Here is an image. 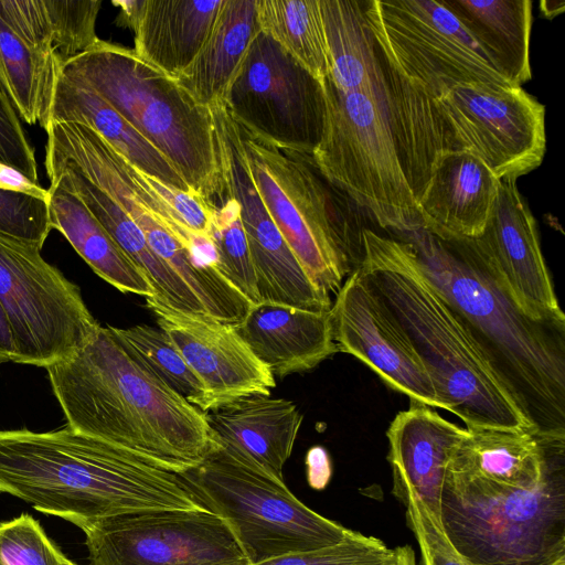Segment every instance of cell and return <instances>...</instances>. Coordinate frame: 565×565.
<instances>
[{"label": "cell", "instance_id": "29", "mask_svg": "<svg viewBox=\"0 0 565 565\" xmlns=\"http://www.w3.org/2000/svg\"><path fill=\"white\" fill-rule=\"evenodd\" d=\"M513 86L532 78L530 0H441Z\"/></svg>", "mask_w": 565, "mask_h": 565}, {"label": "cell", "instance_id": "34", "mask_svg": "<svg viewBox=\"0 0 565 565\" xmlns=\"http://www.w3.org/2000/svg\"><path fill=\"white\" fill-rule=\"evenodd\" d=\"M205 201L212 209L211 241L215 255L214 265L252 305L260 302L238 203L222 185Z\"/></svg>", "mask_w": 565, "mask_h": 565}, {"label": "cell", "instance_id": "40", "mask_svg": "<svg viewBox=\"0 0 565 565\" xmlns=\"http://www.w3.org/2000/svg\"><path fill=\"white\" fill-rule=\"evenodd\" d=\"M307 477L311 488L322 490L329 483L332 467L328 452L320 446L312 447L306 458Z\"/></svg>", "mask_w": 565, "mask_h": 565}, {"label": "cell", "instance_id": "35", "mask_svg": "<svg viewBox=\"0 0 565 565\" xmlns=\"http://www.w3.org/2000/svg\"><path fill=\"white\" fill-rule=\"evenodd\" d=\"M67 562L31 515L23 513L0 523V565H66Z\"/></svg>", "mask_w": 565, "mask_h": 565}, {"label": "cell", "instance_id": "12", "mask_svg": "<svg viewBox=\"0 0 565 565\" xmlns=\"http://www.w3.org/2000/svg\"><path fill=\"white\" fill-rule=\"evenodd\" d=\"M224 103L238 121L279 146L313 151L322 137V83L262 31Z\"/></svg>", "mask_w": 565, "mask_h": 565}, {"label": "cell", "instance_id": "7", "mask_svg": "<svg viewBox=\"0 0 565 565\" xmlns=\"http://www.w3.org/2000/svg\"><path fill=\"white\" fill-rule=\"evenodd\" d=\"M233 118L271 220L315 286L337 294L352 271L359 242L347 196L323 175L312 151L274 143Z\"/></svg>", "mask_w": 565, "mask_h": 565}, {"label": "cell", "instance_id": "6", "mask_svg": "<svg viewBox=\"0 0 565 565\" xmlns=\"http://www.w3.org/2000/svg\"><path fill=\"white\" fill-rule=\"evenodd\" d=\"M63 70L86 82L179 171L204 200L220 190L213 117L178 82L132 49L98 40Z\"/></svg>", "mask_w": 565, "mask_h": 565}, {"label": "cell", "instance_id": "2", "mask_svg": "<svg viewBox=\"0 0 565 565\" xmlns=\"http://www.w3.org/2000/svg\"><path fill=\"white\" fill-rule=\"evenodd\" d=\"M46 371L75 431L179 475L220 447L206 414L149 372L108 326Z\"/></svg>", "mask_w": 565, "mask_h": 565}, {"label": "cell", "instance_id": "8", "mask_svg": "<svg viewBox=\"0 0 565 565\" xmlns=\"http://www.w3.org/2000/svg\"><path fill=\"white\" fill-rule=\"evenodd\" d=\"M322 88L324 126L312 154L323 175L382 228L423 230L380 103L364 93L341 92L328 76Z\"/></svg>", "mask_w": 565, "mask_h": 565}, {"label": "cell", "instance_id": "33", "mask_svg": "<svg viewBox=\"0 0 565 565\" xmlns=\"http://www.w3.org/2000/svg\"><path fill=\"white\" fill-rule=\"evenodd\" d=\"M121 345L149 372L203 413L209 412L206 391L168 335L159 328L136 324L108 326Z\"/></svg>", "mask_w": 565, "mask_h": 565}, {"label": "cell", "instance_id": "18", "mask_svg": "<svg viewBox=\"0 0 565 565\" xmlns=\"http://www.w3.org/2000/svg\"><path fill=\"white\" fill-rule=\"evenodd\" d=\"M462 428L422 403L411 401L386 431L392 493L404 507L416 497L440 521V501L449 460L462 439Z\"/></svg>", "mask_w": 565, "mask_h": 565}, {"label": "cell", "instance_id": "31", "mask_svg": "<svg viewBox=\"0 0 565 565\" xmlns=\"http://www.w3.org/2000/svg\"><path fill=\"white\" fill-rule=\"evenodd\" d=\"M61 70L53 57L29 46L0 18V85L29 125L49 127Z\"/></svg>", "mask_w": 565, "mask_h": 565}, {"label": "cell", "instance_id": "38", "mask_svg": "<svg viewBox=\"0 0 565 565\" xmlns=\"http://www.w3.org/2000/svg\"><path fill=\"white\" fill-rule=\"evenodd\" d=\"M405 508L407 526L418 544L419 565H469L422 501L409 495Z\"/></svg>", "mask_w": 565, "mask_h": 565}, {"label": "cell", "instance_id": "22", "mask_svg": "<svg viewBox=\"0 0 565 565\" xmlns=\"http://www.w3.org/2000/svg\"><path fill=\"white\" fill-rule=\"evenodd\" d=\"M51 122L85 125L100 135L142 173L168 186L193 192L163 153L86 82L63 68L54 88L50 114Z\"/></svg>", "mask_w": 565, "mask_h": 565}, {"label": "cell", "instance_id": "37", "mask_svg": "<svg viewBox=\"0 0 565 565\" xmlns=\"http://www.w3.org/2000/svg\"><path fill=\"white\" fill-rule=\"evenodd\" d=\"M393 553L382 540L353 531L334 545L286 554L256 565H379Z\"/></svg>", "mask_w": 565, "mask_h": 565}, {"label": "cell", "instance_id": "3", "mask_svg": "<svg viewBox=\"0 0 565 565\" xmlns=\"http://www.w3.org/2000/svg\"><path fill=\"white\" fill-rule=\"evenodd\" d=\"M0 492L83 531L127 514L206 509L179 473L67 425L0 430Z\"/></svg>", "mask_w": 565, "mask_h": 565}, {"label": "cell", "instance_id": "25", "mask_svg": "<svg viewBox=\"0 0 565 565\" xmlns=\"http://www.w3.org/2000/svg\"><path fill=\"white\" fill-rule=\"evenodd\" d=\"M49 217L95 274L121 292L156 295L146 275L130 260L83 201L60 179L47 189Z\"/></svg>", "mask_w": 565, "mask_h": 565}, {"label": "cell", "instance_id": "10", "mask_svg": "<svg viewBox=\"0 0 565 565\" xmlns=\"http://www.w3.org/2000/svg\"><path fill=\"white\" fill-rule=\"evenodd\" d=\"M365 14L383 58L433 99L462 83L513 86L441 0H367Z\"/></svg>", "mask_w": 565, "mask_h": 565}, {"label": "cell", "instance_id": "4", "mask_svg": "<svg viewBox=\"0 0 565 565\" xmlns=\"http://www.w3.org/2000/svg\"><path fill=\"white\" fill-rule=\"evenodd\" d=\"M359 270L407 337L448 411L466 428L530 430L532 423L480 347L420 270L411 246L364 228Z\"/></svg>", "mask_w": 565, "mask_h": 565}, {"label": "cell", "instance_id": "30", "mask_svg": "<svg viewBox=\"0 0 565 565\" xmlns=\"http://www.w3.org/2000/svg\"><path fill=\"white\" fill-rule=\"evenodd\" d=\"M329 58L328 77L345 93H364L381 105L383 75L366 1L319 0Z\"/></svg>", "mask_w": 565, "mask_h": 565}, {"label": "cell", "instance_id": "14", "mask_svg": "<svg viewBox=\"0 0 565 565\" xmlns=\"http://www.w3.org/2000/svg\"><path fill=\"white\" fill-rule=\"evenodd\" d=\"M84 533L89 565H250L227 522L207 509L127 514Z\"/></svg>", "mask_w": 565, "mask_h": 565}, {"label": "cell", "instance_id": "24", "mask_svg": "<svg viewBox=\"0 0 565 565\" xmlns=\"http://www.w3.org/2000/svg\"><path fill=\"white\" fill-rule=\"evenodd\" d=\"M223 0H143L132 28L138 57L177 78L206 42Z\"/></svg>", "mask_w": 565, "mask_h": 565}, {"label": "cell", "instance_id": "32", "mask_svg": "<svg viewBox=\"0 0 565 565\" xmlns=\"http://www.w3.org/2000/svg\"><path fill=\"white\" fill-rule=\"evenodd\" d=\"M256 12L260 31L322 83L329 58L319 0H256Z\"/></svg>", "mask_w": 565, "mask_h": 565}, {"label": "cell", "instance_id": "17", "mask_svg": "<svg viewBox=\"0 0 565 565\" xmlns=\"http://www.w3.org/2000/svg\"><path fill=\"white\" fill-rule=\"evenodd\" d=\"M472 241L525 316L535 321L565 324L542 254L537 224L518 189L516 179H500L488 223Z\"/></svg>", "mask_w": 565, "mask_h": 565}, {"label": "cell", "instance_id": "11", "mask_svg": "<svg viewBox=\"0 0 565 565\" xmlns=\"http://www.w3.org/2000/svg\"><path fill=\"white\" fill-rule=\"evenodd\" d=\"M40 250L0 233V302L14 337V363L46 369L82 348L100 324L78 286Z\"/></svg>", "mask_w": 565, "mask_h": 565}, {"label": "cell", "instance_id": "27", "mask_svg": "<svg viewBox=\"0 0 565 565\" xmlns=\"http://www.w3.org/2000/svg\"><path fill=\"white\" fill-rule=\"evenodd\" d=\"M548 444L530 430L466 428L447 470L498 484L531 489L544 476Z\"/></svg>", "mask_w": 565, "mask_h": 565}, {"label": "cell", "instance_id": "36", "mask_svg": "<svg viewBox=\"0 0 565 565\" xmlns=\"http://www.w3.org/2000/svg\"><path fill=\"white\" fill-rule=\"evenodd\" d=\"M51 230L47 195L0 186V233L41 249Z\"/></svg>", "mask_w": 565, "mask_h": 565}, {"label": "cell", "instance_id": "28", "mask_svg": "<svg viewBox=\"0 0 565 565\" xmlns=\"http://www.w3.org/2000/svg\"><path fill=\"white\" fill-rule=\"evenodd\" d=\"M259 31L256 0H223L211 34L177 82L203 106L224 103Z\"/></svg>", "mask_w": 565, "mask_h": 565}, {"label": "cell", "instance_id": "43", "mask_svg": "<svg viewBox=\"0 0 565 565\" xmlns=\"http://www.w3.org/2000/svg\"><path fill=\"white\" fill-rule=\"evenodd\" d=\"M66 565H76V564H75V563H73V562H71V561L68 559V562L66 563Z\"/></svg>", "mask_w": 565, "mask_h": 565}, {"label": "cell", "instance_id": "41", "mask_svg": "<svg viewBox=\"0 0 565 565\" xmlns=\"http://www.w3.org/2000/svg\"><path fill=\"white\" fill-rule=\"evenodd\" d=\"M15 342L9 318L0 302V364L14 362Z\"/></svg>", "mask_w": 565, "mask_h": 565}, {"label": "cell", "instance_id": "20", "mask_svg": "<svg viewBox=\"0 0 565 565\" xmlns=\"http://www.w3.org/2000/svg\"><path fill=\"white\" fill-rule=\"evenodd\" d=\"M499 179L465 149L443 153L418 202L423 230L443 238H475L493 210Z\"/></svg>", "mask_w": 565, "mask_h": 565}, {"label": "cell", "instance_id": "21", "mask_svg": "<svg viewBox=\"0 0 565 565\" xmlns=\"http://www.w3.org/2000/svg\"><path fill=\"white\" fill-rule=\"evenodd\" d=\"M234 329L278 377L311 370L339 352L330 311L260 301L250 306Z\"/></svg>", "mask_w": 565, "mask_h": 565}, {"label": "cell", "instance_id": "23", "mask_svg": "<svg viewBox=\"0 0 565 565\" xmlns=\"http://www.w3.org/2000/svg\"><path fill=\"white\" fill-rule=\"evenodd\" d=\"M45 168L50 181L62 180L83 201L130 260L146 275L159 299L179 311L207 316L195 294L156 255L139 226L105 192L67 163L45 159Z\"/></svg>", "mask_w": 565, "mask_h": 565}, {"label": "cell", "instance_id": "9", "mask_svg": "<svg viewBox=\"0 0 565 565\" xmlns=\"http://www.w3.org/2000/svg\"><path fill=\"white\" fill-rule=\"evenodd\" d=\"M180 476L209 511L227 522L250 565L334 545L353 533L308 508L282 479L220 447Z\"/></svg>", "mask_w": 565, "mask_h": 565}, {"label": "cell", "instance_id": "5", "mask_svg": "<svg viewBox=\"0 0 565 565\" xmlns=\"http://www.w3.org/2000/svg\"><path fill=\"white\" fill-rule=\"evenodd\" d=\"M565 443L547 446L531 489L447 470L441 526L469 565H565Z\"/></svg>", "mask_w": 565, "mask_h": 565}, {"label": "cell", "instance_id": "39", "mask_svg": "<svg viewBox=\"0 0 565 565\" xmlns=\"http://www.w3.org/2000/svg\"><path fill=\"white\" fill-rule=\"evenodd\" d=\"M20 119L0 85V164L40 185L34 149L26 138Z\"/></svg>", "mask_w": 565, "mask_h": 565}, {"label": "cell", "instance_id": "15", "mask_svg": "<svg viewBox=\"0 0 565 565\" xmlns=\"http://www.w3.org/2000/svg\"><path fill=\"white\" fill-rule=\"evenodd\" d=\"M334 342L373 370L393 390L429 407L445 409L435 384L407 337L352 270L330 309Z\"/></svg>", "mask_w": 565, "mask_h": 565}, {"label": "cell", "instance_id": "42", "mask_svg": "<svg viewBox=\"0 0 565 565\" xmlns=\"http://www.w3.org/2000/svg\"><path fill=\"white\" fill-rule=\"evenodd\" d=\"M379 565H417L415 552L411 545L396 546L392 555Z\"/></svg>", "mask_w": 565, "mask_h": 565}, {"label": "cell", "instance_id": "1", "mask_svg": "<svg viewBox=\"0 0 565 565\" xmlns=\"http://www.w3.org/2000/svg\"><path fill=\"white\" fill-rule=\"evenodd\" d=\"M471 333L541 441H565V324L535 321L514 303L472 238L425 230L394 234Z\"/></svg>", "mask_w": 565, "mask_h": 565}, {"label": "cell", "instance_id": "26", "mask_svg": "<svg viewBox=\"0 0 565 565\" xmlns=\"http://www.w3.org/2000/svg\"><path fill=\"white\" fill-rule=\"evenodd\" d=\"M100 0H0V18L29 46L63 68L99 38Z\"/></svg>", "mask_w": 565, "mask_h": 565}, {"label": "cell", "instance_id": "16", "mask_svg": "<svg viewBox=\"0 0 565 565\" xmlns=\"http://www.w3.org/2000/svg\"><path fill=\"white\" fill-rule=\"evenodd\" d=\"M157 323L202 382L209 412L237 399L270 395V370L238 335L234 326L209 316L179 311L156 295L146 298Z\"/></svg>", "mask_w": 565, "mask_h": 565}, {"label": "cell", "instance_id": "13", "mask_svg": "<svg viewBox=\"0 0 565 565\" xmlns=\"http://www.w3.org/2000/svg\"><path fill=\"white\" fill-rule=\"evenodd\" d=\"M436 105L455 149L476 154L499 180L518 179L541 166L545 107L522 87L462 83Z\"/></svg>", "mask_w": 565, "mask_h": 565}, {"label": "cell", "instance_id": "19", "mask_svg": "<svg viewBox=\"0 0 565 565\" xmlns=\"http://www.w3.org/2000/svg\"><path fill=\"white\" fill-rule=\"evenodd\" d=\"M205 414L223 452L284 480L282 468L302 423L294 402L254 395Z\"/></svg>", "mask_w": 565, "mask_h": 565}]
</instances>
